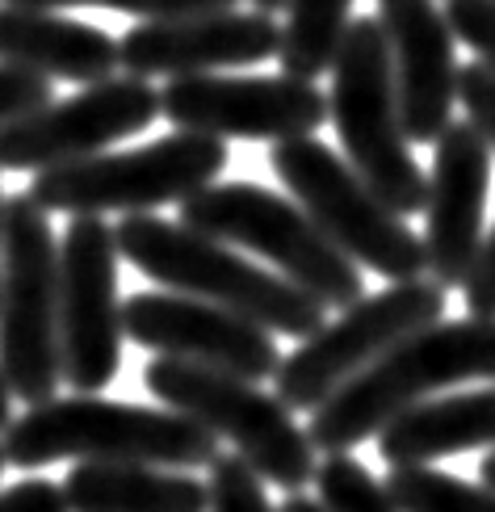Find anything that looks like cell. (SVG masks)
Instances as JSON below:
<instances>
[{"label":"cell","mask_w":495,"mask_h":512,"mask_svg":"<svg viewBox=\"0 0 495 512\" xmlns=\"http://www.w3.org/2000/svg\"><path fill=\"white\" fill-rule=\"evenodd\" d=\"M458 382H495V319H437L399 340L370 370L319 403L307 437L324 454H349L407 408L437 399Z\"/></svg>","instance_id":"1"},{"label":"cell","mask_w":495,"mask_h":512,"mask_svg":"<svg viewBox=\"0 0 495 512\" xmlns=\"http://www.w3.org/2000/svg\"><path fill=\"white\" fill-rule=\"evenodd\" d=\"M5 462L17 471H38L51 462H143L198 471L219 458V437L206 424L172 408H139L101 395L47 399L13 416L0 433Z\"/></svg>","instance_id":"2"},{"label":"cell","mask_w":495,"mask_h":512,"mask_svg":"<svg viewBox=\"0 0 495 512\" xmlns=\"http://www.w3.org/2000/svg\"><path fill=\"white\" fill-rule=\"evenodd\" d=\"M114 240L118 256H126L143 277H152L164 290L227 307L269 332L307 340L328 324V307L319 298L185 223H168L160 215H122Z\"/></svg>","instance_id":"3"},{"label":"cell","mask_w":495,"mask_h":512,"mask_svg":"<svg viewBox=\"0 0 495 512\" xmlns=\"http://www.w3.org/2000/svg\"><path fill=\"white\" fill-rule=\"evenodd\" d=\"M328 118L357 177L395 215H424L428 177L412 156V139L403 135L391 47L378 17H357L340 42V55L332 63Z\"/></svg>","instance_id":"4"},{"label":"cell","mask_w":495,"mask_h":512,"mask_svg":"<svg viewBox=\"0 0 495 512\" xmlns=\"http://www.w3.org/2000/svg\"><path fill=\"white\" fill-rule=\"evenodd\" d=\"M143 382L164 408L185 412L206 424L219 441H231V454H240L256 475L282 487L286 496H298L315 483L319 450L311 445L307 429H298L294 412L261 382L177 357L147 361Z\"/></svg>","instance_id":"5"},{"label":"cell","mask_w":495,"mask_h":512,"mask_svg":"<svg viewBox=\"0 0 495 512\" xmlns=\"http://www.w3.org/2000/svg\"><path fill=\"white\" fill-rule=\"evenodd\" d=\"M181 223L210 240L265 256L286 282L319 298L328 311L353 307L365 294L361 265L349 261L319 231V223L303 206L273 194L265 185H252V181L206 185L181 202Z\"/></svg>","instance_id":"6"},{"label":"cell","mask_w":495,"mask_h":512,"mask_svg":"<svg viewBox=\"0 0 495 512\" xmlns=\"http://www.w3.org/2000/svg\"><path fill=\"white\" fill-rule=\"evenodd\" d=\"M227 139L172 131L131 152H101L34 173L26 194L47 215H152L214 185L227 168Z\"/></svg>","instance_id":"7"},{"label":"cell","mask_w":495,"mask_h":512,"mask_svg":"<svg viewBox=\"0 0 495 512\" xmlns=\"http://www.w3.org/2000/svg\"><path fill=\"white\" fill-rule=\"evenodd\" d=\"M269 164L294 202L319 223V231L361 269H370L386 282H416L428 277L424 236L395 215L370 185L357 177V168L332 152L315 135L273 143Z\"/></svg>","instance_id":"8"},{"label":"cell","mask_w":495,"mask_h":512,"mask_svg":"<svg viewBox=\"0 0 495 512\" xmlns=\"http://www.w3.org/2000/svg\"><path fill=\"white\" fill-rule=\"evenodd\" d=\"M0 374L26 408L55 399L59 366V244L30 194L5 202L0 248Z\"/></svg>","instance_id":"9"},{"label":"cell","mask_w":495,"mask_h":512,"mask_svg":"<svg viewBox=\"0 0 495 512\" xmlns=\"http://www.w3.org/2000/svg\"><path fill=\"white\" fill-rule=\"evenodd\" d=\"M437 319H445V290L433 277L391 282L378 294H361L332 324L311 332L290 357H282V366L273 374V395L290 412H315L349 378L370 370L399 340L437 324Z\"/></svg>","instance_id":"10"},{"label":"cell","mask_w":495,"mask_h":512,"mask_svg":"<svg viewBox=\"0 0 495 512\" xmlns=\"http://www.w3.org/2000/svg\"><path fill=\"white\" fill-rule=\"evenodd\" d=\"M118 240L101 215H76L59 244V366L76 395H101L122 366Z\"/></svg>","instance_id":"11"},{"label":"cell","mask_w":495,"mask_h":512,"mask_svg":"<svg viewBox=\"0 0 495 512\" xmlns=\"http://www.w3.org/2000/svg\"><path fill=\"white\" fill-rule=\"evenodd\" d=\"M160 114L214 139H303L328 122V93L298 76H177L160 89Z\"/></svg>","instance_id":"12"},{"label":"cell","mask_w":495,"mask_h":512,"mask_svg":"<svg viewBox=\"0 0 495 512\" xmlns=\"http://www.w3.org/2000/svg\"><path fill=\"white\" fill-rule=\"evenodd\" d=\"M160 118V89L143 76H110L84 93L0 126V168L42 173L72 160L101 156L110 143L147 131Z\"/></svg>","instance_id":"13"},{"label":"cell","mask_w":495,"mask_h":512,"mask_svg":"<svg viewBox=\"0 0 495 512\" xmlns=\"http://www.w3.org/2000/svg\"><path fill=\"white\" fill-rule=\"evenodd\" d=\"M122 332L156 357L227 370L248 382H265L282 366V353H277L269 328L177 290L131 294L122 303Z\"/></svg>","instance_id":"14"},{"label":"cell","mask_w":495,"mask_h":512,"mask_svg":"<svg viewBox=\"0 0 495 512\" xmlns=\"http://www.w3.org/2000/svg\"><path fill=\"white\" fill-rule=\"evenodd\" d=\"M277 47H282V26L273 21V13L214 9L131 26L118 38V63L126 68V76L177 80L252 68V63L277 59Z\"/></svg>","instance_id":"15"},{"label":"cell","mask_w":495,"mask_h":512,"mask_svg":"<svg viewBox=\"0 0 495 512\" xmlns=\"http://www.w3.org/2000/svg\"><path fill=\"white\" fill-rule=\"evenodd\" d=\"M491 189V147L470 122H449L433 143V173L424 202L428 277L441 290H462L483 248V215Z\"/></svg>","instance_id":"16"},{"label":"cell","mask_w":495,"mask_h":512,"mask_svg":"<svg viewBox=\"0 0 495 512\" xmlns=\"http://www.w3.org/2000/svg\"><path fill=\"white\" fill-rule=\"evenodd\" d=\"M378 26L391 47L403 135L412 143H437L454 122L458 101L454 30L433 0H378Z\"/></svg>","instance_id":"17"},{"label":"cell","mask_w":495,"mask_h":512,"mask_svg":"<svg viewBox=\"0 0 495 512\" xmlns=\"http://www.w3.org/2000/svg\"><path fill=\"white\" fill-rule=\"evenodd\" d=\"M0 63L72 84H101L122 68L118 38L101 26L26 5H0Z\"/></svg>","instance_id":"18"},{"label":"cell","mask_w":495,"mask_h":512,"mask_svg":"<svg viewBox=\"0 0 495 512\" xmlns=\"http://www.w3.org/2000/svg\"><path fill=\"white\" fill-rule=\"evenodd\" d=\"M466 450H495V382L479 391L424 399L378 433L386 466H433Z\"/></svg>","instance_id":"19"},{"label":"cell","mask_w":495,"mask_h":512,"mask_svg":"<svg viewBox=\"0 0 495 512\" xmlns=\"http://www.w3.org/2000/svg\"><path fill=\"white\" fill-rule=\"evenodd\" d=\"M59 487L68 512H210V483L172 466L76 462Z\"/></svg>","instance_id":"20"},{"label":"cell","mask_w":495,"mask_h":512,"mask_svg":"<svg viewBox=\"0 0 495 512\" xmlns=\"http://www.w3.org/2000/svg\"><path fill=\"white\" fill-rule=\"evenodd\" d=\"M349 26H353V0H286L282 47H277L282 72L298 80L328 76Z\"/></svg>","instance_id":"21"},{"label":"cell","mask_w":495,"mask_h":512,"mask_svg":"<svg viewBox=\"0 0 495 512\" xmlns=\"http://www.w3.org/2000/svg\"><path fill=\"white\" fill-rule=\"evenodd\" d=\"M382 487L399 512H495V487L466 483L437 466H391Z\"/></svg>","instance_id":"22"},{"label":"cell","mask_w":495,"mask_h":512,"mask_svg":"<svg viewBox=\"0 0 495 512\" xmlns=\"http://www.w3.org/2000/svg\"><path fill=\"white\" fill-rule=\"evenodd\" d=\"M315 487L319 504L328 512H399L386 496L382 479H374L353 454H324L315 471Z\"/></svg>","instance_id":"23"},{"label":"cell","mask_w":495,"mask_h":512,"mask_svg":"<svg viewBox=\"0 0 495 512\" xmlns=\"http://www.w3.org/2000/svg\"><path fill=\"white\" fill-rule=\"evenodd\" d=\"M210 512H277L265 496V479L240 454H219L210 462Z\"/></svg>","instance_id":"24"},{"label":"cell","mask_w":495,"mask_h":512,"mask_svg":"<svg viewBox=\"0 0 495 512\" xmlns=\"http://www.w3.org/2000/svg\"><path fill=\"white\" fill-rule=\"evenodd\" d=\"M5 5H26V9H118L143 21H164V17H189V13H214V9H235L240 0H5Z\"/></svg>","instance_id":"25"},{"label":"cell","mask_w":495,"mask_h":512,"mask_svg":"<svg viewBox=\"0 0 495 512\" xmlns=\"http://www.w3.org/2000/svg\"><path fill=\"white\" fill-rule=\"evenodd\" d=\"M458 101H462L466 122L483 135V143L495 156V72L487 68V63L470 59L458 68Z\"/></svg>","instance_id":"26"},{"label":"cell","mask_w":495,"mask_h":512,"mask_svg":"<svg viewBox=\"0 0 495 512\" xmlns=\"http://www.w3.org/2000/svg\"><path fill=\"white\" fill-rule=\"evenodd\" d=\"M445 21L454 38H462L479 63L495 72V0H445Z\"/></svg>","instance_id":"27"},{"label":"cell","mask_w":495,"mask_h":512,"mask_svg":"<svg viewBox=\"0 0 495 512\" xmlns=\"http://www.w3.org/2000/svg\"><path fill=\"white\" fill-rule=\"evenodd\" d=\"M42 105H51V80L13 68V63H0V126H9L17 118H26Z\"/></svg>","instance_id":"28"},{"label":"cell","mask_w":495,"mask_h":512,"mask_svg":"<svg viewBox=\"0 0 495 512\" xmlns=\"http://www.w3.org/2000/svg\"><path fill=\"white\" fill-rule=\"evenodd\" d=\"M462 298H466V315L495 319V227L483 236V248L462 282Z\"/></svg>","instance_id":"29"},{"label":"cell","mask_w":495,"mask_h":512,"mask_svg":"<svg viewBox=\"0 0 495 512\" xmlns=\"http://www.w3.org/2000/svg\"><path fill=\"white\" fill-rule=\"evenodd\" d=\"M0 512H68V500L51 479H21L9 492H0Z\"/></svg>","instance_id":"30"},{"label":"cell","mask_w":495,"mask_h":512,"mask_svg":"<svg viewBox=\"0 0 495 512\" xmlns=\"http://www.w3.org/2000/svg\"><path fill=\"white\" fill-rule=\"evenodd\" d=\"M277 512H328V508L319 504V500H311V496L298 492V496H286V504L277 508Z\"/></svg>","instance_id":"31"},{"label":"cell","mask_w":495,"mask_h":512,"mask_svg":"<svg viewBox=\"0 0 495 512\" xmlns=\"http://www.w3.org/2000/svg\"><path fill=\"white\" fill-rule=\"evenodd\" d=\"M9 424H13V391H9L5 374H0V433H5Z\"/></svg>","instance_id":"32"},{"label":"cell","mask_w":495,"mask_h":512,"mask_svg":"<svg viewBox=\"0 0 495 512\" xmlns=\"http://www.w3.org/2000/svg\"><path fill=\"white\" fill-rule=\"evenodd\" d=\"M479 479H483L487 487H495V450L483 458V466H479Z\"/></svg>","instance_id":"33"},{"label":"cell","mask_w":495,"mask_h":512,"mask_svg":"<svg viewBox=\"0 0 495 512\" xmlns=\"http://www.w3.org/2000/svg\"><path fill=\"white\" fill-rule=\"evenodd\" d=\"M252 5L261 13H277V9H286V0H252Z\"/></svg>","instance_id":"34"},{"label":"cell","mask_w":495,"mask_h":512,"mask_svg":"<svg viewBox=\"0 0 495 512\" xmlns=\"http://www.w3.org/2000/svg\"><path fill=\"white\" fill-rule=\"evenodd\" d=\"M0 248H5V194H0Z\"/></svg>","instance_id":"35"},{"label":"cell","mask_w":495,"mask_h":512,"mask_svg":"<svg viewBox=\"0 0 495 512\" xmlns=\"http://www.w3.org/2000/svg\"><path fill=\"white\" fill-rule=\"evenodd\" d=\"M0 471H5V445H0Z\"/></svg>","instance_id":"36"}]
</instances>
